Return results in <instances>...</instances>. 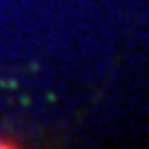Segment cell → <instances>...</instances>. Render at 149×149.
<instances>
[{
  "label": "cell",
  "mask_w": 149,
  "mask_h": 149,
  "mask_svg": "<svg viewBox=\"0 0 149 149\" xmlns=\"http://www.w3.org/2000/svg\"><path fill=\"white\" fill-rule=\"evenodd\" d=\"M0 147H5V144H2V142H0Z\"/></svg>",
  "instance_id": "cell-1"
}]
</instances>
